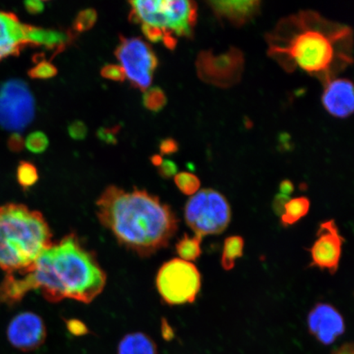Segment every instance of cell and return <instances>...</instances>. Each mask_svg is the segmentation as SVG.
I'll return each mask as SVG.
<instances>
[{
	"mask_svg": "<svg viewBox=\"0 0 354 354\" xmlns=\"http://www.w3.org/2000/svg\"><path fill=\"white\" fill-rule=\"evenodd\" d=\"M144 107L153 113L160 112L167 103L165 92L160 87L154 86L145 91L143 95Z\"/></svg>",
	"mask_w": 354,
	"mask_h": 354,
	"instance_id": "22",
	"label": "cell"
},
{
	"mask_svg": "<svg viewBox=\"0 0 354 354\" xmlns=\"http://www.w3.org/2000/svg\"><path fill=\"white\" fill-rule=\"evenodd\" d=\"M290 196H285V194H279L274 198L273 201V209L278 215H282L284 212L285 205L289 202Z\"/></svg>",
	"mask_w": 354,
	"mask_h": 354,
	"instance_id": "36",
	"label": "cell"
},
{
	"mask_svg": "<svg viewBox=\"0 0 354 354\" xmlns=\"http://www.w3.org/2000/svg\"><path fill=\"white\" fill-rule=\"evenodd\" d=\"M331 354H354L353 344L352 343L344 344L342 347L335 349Z\"/></svg>",
	"mask_w": 354,
	"mask_h": 354,
	"instance_id": "39",
	"label": "cell"
},
{
	"mask_svg": "<svg viewBox=\"0 0 354 354\" xmlns=\"http://www.w3.org/2000/svg\"><path fill=\"white\" fill-rule=\"evenodd\" d=\"M352 32L316 12H303L282 21L268 37L270 56L288 72L299 68L330 82L335 71L351 64Z\"/></svg>",
	"mask_w": 354,
	"mask_h": 354,
	"instance_id": "2",
	"label": "cell"
},
{
	"mask_svg": "<svg viewBox=\"0 0 354 354\" xmlns=\"http://www.w3.org/2000/svg\"><path fill=\"white\" fill-rule=\"evenodd\" d=\"M162 335L163 337L167 339H171L174 336V330H172L171 326L167 324V321L162 322Z\"/></svg>",
	"mask_w": 354,
	"mask_h": 354,
	"instance_id": "40",
	"label": "cell"
},
{
	"mask_svg": "<svg viewBox=\"0 0 354 354\" xmlns=\"http://www.w3.org/2000/svg\"><path fill=\"white\" fill-rule=\"evenodd\" d=\"M120 130V127H101L97 131L98 139L107 145H116L118 143L117 134Z\"/></svg>",
	"mask_w": 354,
	"mask_h": 354,
	"instance_id": "29",
	"label": "cell"
},
{
	"mask_svg": "<svg viewBox=\"0 0 354 354\" xmlns=\"http://www.w3.org/2000/svg\"><path fill=\"white\" fill-rule=\"evenodd\" d=\"M118 354H158L153 340L141 332L128 334L120 340Z\"/></svg>",
	"mask_w": 354,
	"mask_h": 354,
	"instance_id": "18",
	"label": "cell"
},
{
	"mask_svg": "<svg viewBox=\"0 0 354 354\" xmlns=\"http://www.w3.org/2000/svg\"><path fill=\"white\" fill-rule=\"evenodd\" d=\"M260 3L259 1H254V0L209 2L216 15L237 25L243 24L251 19L258 12Z\"/></svg>",
	"mask_w": 354,
	"mask_h": 354,
	"instance_id": "16",
	"label": "cell"
},
{
	"mask_svg": "<svg viewBox=\"0 0 354 354\" xmlns=\"http://www.w3.org/2000/svg\"><path fill=\"white\" fill-rule=\"evenodd\" d=\"M295 189L294 184L289 180H283L280 185L281 194L289 196V194L293 193Z\"/></svg>",
	"mask_w": 354,
	"mask_h": 354,
	"instance_id": "38",
	"label": "cell"
},
{
	"mask_svg": "<svg viewBox=\"0 0 354 354\" xmlns=\"http://www.w3.org/2000/svg\"><path fill=\"white\" fill-rule=\"evenodd\" d=\"M322 104L332 116L345 118L354 109L353 85L347 79H337L328 82L322 95Z\"/></svg>",
	"mask_w": 354,
	"mask_h": 354,
	"instance_id": "14",
	"label": "cell"
},
{
	"mask_svg": "<svg viewBox=\"0 0 354 354\" xmlns=\"http://www.w3.org/2000/svg\"><path fill=\"white\" fill-rule=\"evenodd\" d=\"M159 149L162 155H171L178 152L179 145L175 140L167 138L161 141Z\"/></svg>",
	"mask_w": 354,
	"mask_h": 354,
	"instance_id": "35",
	"label": "cell"
},
{
	"mask_svg": "<svg viewBox=\"0 0 354 354\" xmlns=\"http://www.w3.org/2000/svg\"><path fill=\"white\" fill-rule=\"evenodd\" d=\"M95 206L101 225L120 245L141 257L167 248L178 230L171 207L146 190L127 192L110 185Z\"/></svg>",
	"mask_w": 354,
	"mask_h": 354,
	"instance_id": "3",
	"label": "cell"
},
{
	"mask_svg": "<svg viewBox=\"0 0 354 354\" xmlns=\"http://www.w3.org/2000/svg\"><path fill=\"white\" fill-rule=\"evenodd\" d=\"M177 166L176 162L174 161L169 160V159H166V160H163L162 165L158 167V174L163 178H171L172 176L176 175Z\"/></svg>",
	"mask_w": 354,
	"mask_h": 354,
	"instance_id": "32",
	"label": "cell"
},
{
	"mask_svg": "<svg viewBox=\"0 0 354 354\" xmlns=\"http://www.w3.org/2000/svg\"><path fill=\"white\" fill-rule=\"evenodd\" d=\"M201 242L202 238L196 236L190 237L189 234H185L176 245V253L180 259L189 263L190 261L198 259L202 254Z\"/></svg>",
	"mask_w": 354,
	"mask_h": 354,
	"instance_id": "21",
	"label": "cell"
},
{
	"mask_svg": "<svg viewBox=\"0 0 354 354\" xmlns=\"http://www.w3.org/2000/svg\"><path fill=\"white\" fill-rule=\"evenodd\" d=\"M242 66V55L237 50L216 57L209 53H203L197 61L199 77L221 86L236 82L240 77Z\"/></svg>",
	"mask_w": 354,
	"mask_h": 354,
	"instance_id": "11",
	"label": "cell"
},
{
	"mask_svg": "<svg viewBox=\"0 0 354 354\" xmlns=\"http://www.w3.org/2000/svg\"><path fill=\"white\" fill-rule=\"evenodd\" d=\"M68 131L71 138L73 140H83L86 139L87 136L88 128L85 123L77 120L70 124Z\"/></svg>",
	"mask_w": 354,
	"mask_h": 354,
	"instance_id": "30",
	"label": "cell"
},
{
	"mask_svg": "<svg viewBox=\"0 0 354 354\" xmlns=\"http://www.w3.org/2000/svg\"><path fill=\"white\" fill-rule=\"evenodd\" d=\"M17 179L24 189L33 187L39 180L37 168L32 162L21 161L17 167Z\"/></svg>",
	"mask_w": 354,
	"mask_h": 354,
	"instance_id": "23",
	"label": "cell"
},
{
	"mask_svg": "<svg viewBox=\"0 0 354 354\" xmlns=\"http://www.w3.org/2000/svg\"><path fill=\"white\" fill-rule=\"evenodd\" d=\"M7 337L12 347L24 352L34 351L46 342V326L38 314L21 313L8 324Z\"/></svg>",
	"mask_w": 354,
	"mask_h": 354,
	"instance_id": "10",
	"label": "cell"
},
{
	"mask_svg": "<svg viewBox=\"0 0 354 354\" xmlns=\"http://www.w3.org/2000/svg\"><path fill=\"white\" fill-rule=\"evenodd\" d=\"M162 158L161 156H159V155H153L151 158V162L153 163V165L159 167L162 165Z\"/></svg>",
	"mask_w": 354,
	"mask_h": 354,
	"instance_id": "41",
	"label": "cell"
},
{
	"mask_svg": "<svg viewBox=\"0 0 354 354\" xmlns=\"http://www.w3.org/2000/svg\"><path fill=\"white\" fill-rule=\"evenodd\" d=\"M115 55L131 86L143 92L147 91L158 65L152 47L140 38L120 37Z\"/></svg>",
	"mask_w": 354,
	"mask_h": 354,
	"instance_id": "7",
	"label": "cell"
},
{
	"mask_svg": "<svg viewBox=\"0 0 354 354\" xmlns=\"http://www.w3.org/2000/svg\"><path fill=\"white\" fill-rule=\"evenodd\" d=\"M98 19L97 12L93 8L80 12L73 24V29L75 32L82 33L91 30L95 26Z\"/></svg>",
	"mask_w": 354,
	"mask_h": 354,
	"instance_id": "25",
	"label": "cell"
},
{
	"mask_svg": "<svg viewBox=\"0 0 354 354\" xmlns=\"http://www.w3.org/2000/svg\"><path fill=\"white\" fill-rule=\"evenodd\" d=\"M175 183L181 192L189 196L196 194L201 185L196 175L185 171L175 176Z\"/></svg>",
	"mask_w": 354,
	"mask_h": 354,
	"instance_id": "24",
	"label": "cell"
},
{
	"mask_svg": "<svg viewBox=\"0 0 354 354\" xmlns=\"http://www.w3.org/2000/svg\"><path fill=\"white\" fill-rule=\"evenodd\" d=\"M141 29H142L145 38L149 39L150 42L158 43L162 41L163 37H165V32H163L162 28L144 24Z\"/></svg>",
	"mask_w": 354,
	"mask_h": 354,
	"instance_id": "31",
	"label": "cell"
},
{
	"mask_svg": "<svg viewBox=\"0 0 354 354\" xmlns=\"http://www.w3.org/2000/svg\"><path fill=\"white\" fill-rule=\"evenodd\" d=\"M159 8L165 15L168 28L180 37H189L196 24L197 6L187 0H159Z\"/></svg>",
	"mask_w": 354,
	"mask_h": 354,
	"instance_id": "13",
	"label": "cell"
},
{
	"mask_svg": "<svg viewBox=\"0 0 354 354\" xmlns=\"http://www.w3.org/2000/svg\"><path fill=\"white\" fill-rule=\"evenodd\" d=\"M310 207L309 199L306 197H299L290 199L284 207L281 215V223L285 227L297 223L308 214Z\"/></svg>",
	"mask_w": 354,
	"mask_h": 354,
	"instance_id": "19",
	"label": "cell"
},
{
	"mask_svg": "<svg viewBox=\"0 0 354 354\" xmlns=\"http://www.w3.org/2000/svg\"><path fill=\"white\" fill-rule=\"evenodd\" d=\"M101 76L111 81L123 82L127 77L125 71L120 65L106 64L100 71Z\"/></svg>",
	"mask_w": 354,
	"mask_h": 354,
	"instance_id": "28",
	"label": "cell"
},
{
	"mask_svg": "<svg viewBox=\"0 0 354 354\" xmlns=\"http://www.w3.org/2000/svg\"><path fill=\"white\" fill-rule=\"evenodd\" d=\"M66 327H68V330L74 335H85L88 332L85 323L81 321L71 319L66 321Z\"/></svg>",
	"mask_w": 354,
	"mask_h": 354,
	"instance_id": "34",
	"label": "cell"
},
{
	"mask_svg": "<svg viewBox=\"0 0 354 354\" xmlns=\"http://www.w3.org/2000/svg\"><path fill=\"white\" fill-rule=\"evenodd\" d=\"M156 286L167 304H192L201 288V275L193 263L174 259L163 263L156 277Z\"/></svg>",
	"mask_w": 354,
	"mask_h": 354,
	"instance_id": "6",
	"label": "cell"
},
{
	"mask_svg": "<svg viewBox=\"0 0 354 354\" xmlns=\"http://www.w3.org/2000/svg\"><path fill=\"white\" fill-rule=\"evenodd\" d=\"M57 74V69L50 62L42 59L38 61L37 66L28 71V76L32 79H50Z\"/></svg>",
	"mask_w": 354,
	"mask_h": 354,
	"instance_id": "27",
	"label": "cell"
},
{
	"mask_svg": "<svg viewBox=\"0 0 354 354\" xmlns=\"http://www.w3.org/2000/svg\"><path fill=\"white\" fill-rule=\"evenodd\" d=\"M35 99L28 84L12 79L0 86V127L8 131L24 130L33 121Z\"/></svg>",
	"mask_w": 354,
	"mask_h": 354,
	"instance_id": "8",
	"label": "cell"
},
{
	"mask_svg": "<svg viewBox=\"0 0 354 354\" xmlns=\"http://www.w3.org/2000/svg\"><path fill=\"white\" fill-rule=\"evenodd\" d=\"M232 219L227 199L212 189H203L190 197L185 207V220L196 236L223 233Z\"/></svg>",
	"mask_w": 354,
	"mask_h": 354,
	"instance_id": "5",
	"label": "cell"
},
{
	"mask_svg": "<svg viewBox=\"0 0 354 354\" xmlns=\"http://www.w3.org/2000/svg\"><path fill=\"white\" fill-rule=\"evenodd\" d=\"M25 142L19 133H12L8 140V147L13 153H19L24 150Z\"/></svg>",
	"mask_w": 354,
	"mask_h": 354,
	"instance_id": "33",
	"label": "cell"
},
{
	"mask_svg": "<svg viewBox=\"0 0 354 354\" xmlns=\"http://www.w3.org/2000/svg\"><path fill=\"white\" fill-rule=\"evenodd\" d=\"M26 10L28 11L30 15H39L44 10V4L39 0H28L24 3Z\"/></svg>",
	"mask_w": 354,
	"mask_h": 354,
	"instance_id": "37",
	"label": "cell"
},
{
	"mask_svg": "<svg viewBox=\"0 0 354 354\" xmlns=\"http://www.w3.org/2000/svg\"><path fill=\"white\" fill-rule=\"evenodd\" d=\"M317 236L316 241L309 250L312 266L335 274L339 268L344 241L335 220L323 221Z\"/></svg>",
	"mask_w": 354,
	"mask_h": 354,
	"instance_id": "9",
	"label": "cell"
},
{
	"mask_svg": "<svg viewBox=\"0 0 354 354\" xmlns=\"http://www.w3.org/2000/svg\"><path fill=\"white\" fill-rule=\"evenodd\" d=\"M50 141L48 137L42 131H35L28 136L26 140L25 145L26 149L35 154L42 153L48 147Z\"/></svg>",
	"mask_w": 354,
	"mask_h": 354,
	"instance_id": "26",
	"label": "cell"
},
{
	"mask_svg": "<svg viewBox=\"0 0 354 354\" xmlns=\"http://www.w3.org/2000/svg\"><path fill=\"white\" fill-rule=\"evenodd\" d=\"M245 242L241 236H233L225 239L223 247L221 266L225 271H230L234 267L236 260L241 258L243 254Z\"/></svg>",
	"mask_w": 354,
	"mask_h": 354,
	"instance_id": "20",
	"label": "cell"
},
{
	"mask_svg": "<svg viewBox=\"0 0 354 354\" xmlns=\"http://www.w3.org/2000/svg\"><path fill=\"white\" fill-rule=\"evenodd\" d=\"M26 39L28 46H44L48 50H55V54H59L72 41L73 35L28 25Z\"/></svg>",
	"mask_w": 354,
	"mask_h": 354,
	"instance_id": "17",
	"label": "cell"
},
{
	"mask_svg": "<svg viewBox=\"0 0 354 354\" xmlns=\"http://www.w3.org/2000/svg\"><path fill=\"white\" fill-rule=\"evenodd\" d=\"M106 281L94 252L71 233L44 250L30 272L8 277L7 288L17 302L38 290L50 303L73 299L90 304L103 292Z\"/></svg>",
	"mask_w": 354,
	"mask_h": 354,
	"instance_id": "1",
	"label": "cell"
},
{
	"mask_svg": "<svg viewBox=\"0 0 354 354\" xmlns=\"http://www.w3.org/2000/svg\"><path fill=\"white\" fill-rule=\"evenodd\" d=\"M308 325L310 333L325 345L333 343L345 331L342 314L329 304H316L308 314Z\"/></svg>",
	"mask_w": 354,
	"mask_h": 354,
	"instance_id": "12",
	"label": "cell"
},
{
	"mask_svg": "<svg viewBox=\"0 0 354 354\" xmlns=\"http://www.w3.org/2000/svg\"><path fill=\"white\" fill-rule=\"evenodd\" d=\"M26 29L28 25L21 24L13 13L0 12V60L19 55L28 46Z\"/></svg>",
	"mask_w": 354,
	"mask_h": 354,
	"instance_id": "15",
	"label": "cell"
},
{
	"mask_svg": "<svg viewBox=\"0 0 354 354\" xmlns=\"http://www.w3.org/2000/svg\"><path fill=\"white\" fill-rule=\"evenodd\" d=\"M41 212L20 203L0 207V268L7 274H24L54 242Z\"/></svg>",
	"mask_w": 354,
	"mask_h": 354,
	"instance_id": "4",
	"label": "cell"
}]
</instances>
